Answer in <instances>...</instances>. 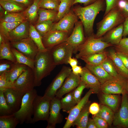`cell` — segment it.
Segmentation results:
<instances>
[{
    "instance_id": "cell-62",
    "label": "cell",
    "mask_w": 128,
    "mask_h": 128,
    "mask_svg": "<svg viewBox=\"0 0 128 128\" xmlns=\"http://www.w3.org/2000/svg\"><path fill=\"white\" fill-rule=\"evenodd\" d=\"M57 0V1H60V0Z\"/></svg>"
},
{
    "instance_id": "cell-3",
    "label": "cell",
    "mask_w": 128,
    "mask_h": 128,
    "mask_svg": "<svg viewBox=\"0 0 128 128\" xmlns=\"http://www.w3.org/2000/svg\"><path fill=\"white\" fill-rule=\"evenodd\" d=\"M97 24L96 38L102 37L108 31L123 22L125 18L117 6L104 16Z\"/></svg>"
},
{
    "instance_id": "cell-6",
    "label": "cell",
    "mask_w": 128,
    "mask_h": 128,
    "mask_svg": "<svg viewBox=\"0 0 128 128\" xmlns=\"http://www.w3.org/2000/svg\"><path fill=\"white\" fill-rule=\"evenodd\" d=\"M51 99L44 95L36 96L34 102L32 123L40 120L47 121Z\"/></svg>"
},
{
    "instance_id": "cell-5",
    "label": "cell",
    "mask_w": 128,
    "mask_h": 128,
    "mask_svg": "<svg viewBox=\"0 0 128 128\" xmlns=\"http://www.w3.org/2000/svg\"><path fill=\"white\" fill-rule=\"evenodd\" d=\"M86 38L85 42L78 48V53L75 55L77 59L102 51L107 48L113 46L103 41L101 37L96 38L94 35Z\"/></svg>"
},
{
    "instance_id": "cell-40",
    "label": "cell",
    "mask_w": 128,
    "mask_h": 128,
    "mask_svg": "<svg viewBox=\"0 0 128 128\" xmlns=\"http://www.w3.org/2000/svg\"><path fill=\"white\" fill-rule=\"evenodd\" d=\"M54 23L52 20H48L36 23L34 26L37 31L42 37L50 31Z\"/></svg>"
},
{
    "instance_id": "cell-59",
    "label": "cell",
    "mask_w": 128,
    "mask_h": 128,
    "mask_svg": "<svg viewBox=\"0 0 128 128\" xmlns=\"http://www.w3.org/2000/svg\"><path fill=\"white\" fill-rule=\"evenodd\" d=\"M87 128H97L93 119H89L87 125Z\"/></svg>"
},
{
    "instance_id": "cell-49",
    "label": "cell",
    "mask_w": 128,
    "mask_h": 128,
    "mask_svg": "<svg viewBox=\"0 0 128 128\" xmlns=\"http://www.w3.org/2000/svg\"><path fill=\"white\" fill-rule=\"evenodd\" d=\"M13 84L8 81L5 73L0 75V91H3L7 88H12Z\"/></svg>"
},
{
    "instance_id": "cell-32",
    "label": "cell",
    "mask_w": 128,
    "mask_h": 128,
    "mask_svg": "<svg viewBox=\"0 0 128 128\" xmlns=\"http://www.w3.org/2000/svg\"><path fill=\"white\" fill-rule=\"evenodd\" d=\"M75 0H60L57 13L54 21L58 22L70 11Z\"/></svg>"
},
{
    "instance_id": "cell-39",
    "label": "cell",
    "mask_w": 128,
    "mask_h": 128,
    "mask_svg": "<svg viewBox=\"0 0 128 128\" xmlns=\"http://www.w3.org/2000/svg\"><path fill=\"white\" fill-rule=\"evenodd\" d=\"M29 37L33 40L37 46L39 50L44 51L47 49L45 48L43 45L42 37L37 31L34 26L30 24L29 30Z\"/></svg>"
},
{
    "instance_id": "cell-33",
    "label": "cell",
    "mask_w": 128,
    "mask_h": 128,
    "mask_svg": "<svg viewBox=\"0 0 128 128\" xmlns=\"http://www.w3.org/2000/svg\"><path fill=\"white\" fill-rule=\"evenodd\" d=\"M19 123L15 114L0 116V128H15Z\"/></svg>"
},
{
    "instance_id": "cell-48",
    "label": "cell",
    "mask_w": 128,
    "mask_h": 128,
    "mask_svg": "<svg viewBox=\"0 0 128 128\" xmlns=\"http://www.w3.org/2000/svg\"><path fill=\"white\" fill-rule=\"evenodd\" d=\"M117 6L125 18L128 17V0H120Z\"/></svg>"
},
{
    "instance_id": "cell-35",
    "label": "cell",
    "mask_w": 128,
    "mask_h": 128,
    "mask_svg": "<svg viewBox=\"0 0 128 128\" xmlns=\"http://www.w3.org/2000/svg\"><path fill=\"white\" fill-rule=\"evenodd\" d=\"M57 13V11L53 10L39 8L38 11V17L36 23L48 20L53 21Z\"/></svg>"
},
{
    "instance_id": "cell-2",
    "label": "cell",
    "mask_w": 128,
    "mask_h": 128,
    "mask_svg": "<svg viewBox=\"0 0 128 128\" xmlns=\"http://www.w3.org/2000/svg\"><path fill=\"white\" fill-rule=\"evenodd\" d=\"M56 65L54 62L50 49L39 50L34 60L33 70L35 87L40 86L44 78L49 75Z\"/></svg>"
},
{
    "instance_id": "cell-34",
    "label": "cell",
    "mask_w": 128,
    "mask_h": 128,
    "mask_svg": "<svg viewBox=\"0 0 128 128\" xmlns=\"http://www.w3.org/2000/svg\"><path fill=\"white\" fill-rule=\"evenodd\" d=\"M60 102L63 111L68 114L77 104L74 99L72 91L67 93L64 97H62Z\"/></svg>"
},
{
    "instance_id": "cell-16",
    "label": "cell",
    "mask_w": 128,
    "mask_h": 128,
    "mask_svg": "<svg viewBox=\"0 0 128 128\" xmlns=\"http://www.w3.org/2000/svg\"><path fill=\"white\" fill-rule=\"evenodd\" d=\"M61 109L60 99L55 96L51 101L46 128H55L56 124L61 123L62 118L60 111Z\"/></svg>"
},
{
    "instance_id": "cell-38",
    "label": "cell",
    "mask_w": 128,
    "mask_h": 128,
    "mask_svg": "<svg viewBox=\"0 0 128 128\" xmlns=\"http://www.w3.org/2000/svg\"><path fill=\"white\" fill-rule=\"evenodd\" d=\"M0 22L10 23L17 22H22L27 20L23 13L21 12L8 13L0 18Z\"/></svg>"
},
{
    "instance_id": "cell-44",
    "label": "cell",
    "mask_w": 128,
    "mask_h": 128,
    "mask_svg": "<svg viewBox=\"0 0 128 128\" xmlns=\"http://www.w3.org/2000/svg\"><path fill=\"white\" fill-rule=\"evenodd\" d=\"M60 2L55 0H41L39 3V7L58 12Z\"/></svg>"
},
{
    "instance_id": "cell-21",
    "label": "cell",
    "mask_w": 128,
    "mask_h": 128,
    "mask_svg": "<svg viewBox=\"0 0 128 128\" xmlns=\"http://www.w3.org/2000/svg\"><path fill=\"white\" fill-rule=\"evenodd\" d=\"M83 72L80 75L81 80L86 88L91 89L94 93L100 92L101 84L96 78L85 67L82 68Z\"/></svg>"
},
{
    "instance_id": "cell-51",
    "label": "cell",
    "mask_w": 128,
    "mask_h": 128,
    "mask_svg": "<svg viewBox=\"0 0 128 128\" xmlns=\"http://www.w3.org/2000/svg\"><path fill=\"white\" fill-rule=\"evenodd\" d=\"M120 0H105L106 8L104 16L111 9L116 7Z\"/></svg>"
},
{
    "instance_id": "cell-9",
    "label": "cell",
    "mask_w": 128,
    "mask_h": 128,
    "mask_svg": "<svg viewBox=\"0 0 128 128\" xmlns=\"http://www.w3.org/2000/svg\"><path fill=\"white\" fill-rule=\"evenodd\" d=\"M11 46L34 61L39 50L36 44L29 37L20 40L10 41Z\"/></svg>"
},
{
    "instance_id": "cell-4",
    "label": "cell",
    "mask_w": 128,
    "mask_h": 128,
    "mask_svg": "<svg viewBox=\"0 0 128 128\" xmlns=\"http://www.w3.org/2000/svg\"><path fill=\"white\" fill-rule=\"evenodd\" d=\"M37 95V91L34 89L23 96L19 109L14 113L20 124L32 123L34 102Z\"/></svg>"
},
{
    "instance_id": "cell-11",
    "label": "cell",
    "mask_w": 128,
    "mask_h": 128,
    "mask_svg": "<svg viewBox=\"0 0 128 128\" xmlns=\"http://www.w3.org/2000/svg\"><path fill=\"white\" fill-rule=\"evenodd\" d=\"M72 71L70 67L64 66L45 91L44 95L52 99L55 96L66 78Z\"/></svg>"
},
{
    "instance_id": "cell-60",
    "label": "cell",
    "mask_w": 128,
    "mask_h": 128,
    "mask_svg": "<svg viewBox=\"0 0 128 128\" xmlns=\"http://www.w3.org/2000/svg\"><path fill=\"white\" fill-rule=\"evenodd\" d=\"M0 18L3 17L5 14V10L0 5Z\"/></svg>"
},
{
    "instance_id": "cell-30",
    "label": "cell",
    "mask_w": 128,
    "mask_h": 128,
    "mask_svg": "<svg viewBox=\"0 0 128 128\" xmlns=\"http://www.w3.org/2000/svg\"><path fill=\"white\" fill-rule=\"evenodd\" d=\"M9 41L6 38L0 45V59H7L16 63L17 61L12 51Z\"/></svg>"
},
{
    "instance_id": "cell-7",
    "label": "cell",
    "mask_w": 128,
    "mask_h": 128,
    "mask_svg": "<svg viewBox=\"0 0 128 128\" xmlns=\"http://www.w3.org/2000/svg\"><path fill=\"white\" fill-rule=\"evenodd\" d=\"M34 82L33 70L28 66L13 82L12 88L25 94L34 89Z\"/></svg>"
},
{
    "instance_id": "cell-29",
    "label": "cell",
    "mask_w": 128,
    "mask_h": 128,
    "mask_svg": "<svg viewBox=\"0 0 128 128\" xmlns=\"http://www.w3.org/2000/svg\"><path fill=\"white\" fill-rule=\"evenodd\" d=\"M0 5L8 13L21 12L27 8L11 0H0Z\"/></svg>"
},
{
    "instance_id": "cell-17",
    "label": "cell",
    "mask_w": 128,
    "mask_h": 128,
    "mask_svg": "<svg viewBox=\"0 0 128 128\" xmlns=\"http://www.w3.org/2000/svg\"><path fill=\"white\" fill-rule=\"evenodd\" d=\"M83 27L81 21H77L72 33L66 41L73 47V53H77L78 47L85 41L86 38L84 35Z\"/></svg>"
},
{
    "instance_id": "cell-47",
    "label": "cell",
    "mask_w": 128,
    "mask_h": 128,
    "mask_svg": "<svg viewBox=\"0 0 128 128\" xmlns=\"http://www.w3.org/2000/svg\"><path fill=\"white\" fill-rule=\"evenodd\" d=\"M15 63L8 60L0 59V75L9 71L14 66Z\"/></svg>"
},
{
    "instance_id": "cell-50",
    "label": "cell",
    "mask_w": 128,
    "mask_h": 128,
    "mask_svg": "<svg viewBox=\"0 0 128 128\" xmlns=\"http://www.w3.org/2000/svg\"><path fill=\"white\" fill-rule=\"evenodd\" d=\"M92 119L97 128H107L108 127V125L107 122L102 118L94 115Z\"/></svg>"
},
{
    "instance_id": "cell-52",
    "label": "cell",
    "mask_w": 128,
    "mask_h": 128,
    "mask_svg": "<svg viewBox=\"0 0 128 128\" xmlns=\"http://www.w3.org/2000/svg\"><path fill=\"white\" fill-rule=\"evenodd\" d=\"M100 105L96 102L90 104L89 107L90 113L93 115H96L99 112Z\"/></svg>"
},
{
    "instance_id": "cell-53",
    "label": "cell",
    "mask_w": 128,
    "mask_h": 128,
    "mask_svg": "<svg viewBox=\"0 0 128 128\" xmlns=\"http://www.w3.org/2000/svg\"><path fill=\"white\" fill-rule=\"evenodd\" d=\"M116 52L117 55L120 58L124 64L128 69V56L119 52L116 51Z\"/></svg>"
},
{
    "instance_id": "cell-36",
    "label": "cell",
    "mask_w": 128,
    "mask_h": 128,
    "mask_svg": "<svg viewBox=\"0 0 128 128\" xmlns=\"http://www.w3.org/2000/svg\"><path fill=\"white\" fill-rule=\"evenodd\" d=\"M11 49L17 62L26 65L33 70L34 60L30 59L11 46Z\"/></svg>"
},
{
    "instance_id": "cell-31",
    "label": "cell",
    "mask_w": 128,
    "mask_h": 128,
    "mask_svg": "<svg viewBox=\"0 0 128 128\" xmlns=\"http://www.w3.org/2000/svg\"><path fill=\"white\" fill-rule=\"evenodd\" d=\"M90 102H88L78 118L73 123L72 126H75L77 128H86L90 113L89 107Z\"/></svg>"
},
{
    "instance_id": "cell-46",
    "label": "cell",
    "mask_w": 128,
    "mask_h": 128,
    "mask_svg": "<svg viewBox=\"0 0 128 128\" xmlns=\"http://www.w3.org/2000/svg\"><path fill=\"white\" fill-rule=\"evenodd\" d=\"M86 88V86L82 81H81L78 86L73 91V97L76 103L77 104L81 99V97L84 89Z\"/></svg>"
},
{
    "instance_id": "cell-8",
    "label": "cell",
    "mask_w": 128,
    "mask_h": 128,
    "mask_svg": "<svg viewBox=\"0 0 128 128\" xmlns=\"http://www.w3.org/2000/svg\"><path fill=\"white\" fill-rule=\"evenodd\" d=\"M52 55L56 65L68 64L69 58L73 53V47L67 41L60 43L51 49Z\"/></svg>"
},
{
    "instance_id": "cell-41",
    "label": "cell",
    "mask_w": 128,
    "mask_h": 128,
    "mask_svg": "<svg viewBox=\"0 0 128 128\" xmlns=\"http://www.w3.org/2000/svg\"><path fill=\"white\" fill-rule=\"evenodd\" d=\"M101 65L107 72L113 77H123L118 74L112 61L108 56Z\"/></svg>"
},
{
    "instance_id": "cell-45",
    "label": "cell",
    "mask_w": 128,
    "mask_h": 128,
    "mask_svg": "<svg viewBox=\"0 0 128 128\" xmlns=\"http://www.w3.org/2000/svg\"><path fill=\"white\" fill-rule=\"evenodd\" d=\"M112 46L116 51L128 56V37H123L118 44Z\"/></svg>"
},
{
    "instance_id": "cell-1",
    "label": "cell",
    "mask_w": 128,
    "mask_h": 128,
    "mask_svg": "<svg viewBox=\"0 0 128 128\" xmlns=\"http://www.w3.org/2000/svg\"><path fill=\"white\" fill-rule=\"evenodd\" d=\"M106 8L105 0H98L84 7L78 6L74 7L73 11L80 20L84 28L86 37L94 34L93 26L97 14Z\"/></svg>"
},
{
    "instance_id": "cell-18",
    "label": "cell",
    "mask_w": 128,
    "mask_h": 128,
    "mask_svg": "<svg viewBox=\"0 0 128 128\" xmlns=\"http://www.w3.org/2000/svg\"><path fill=\"white\" fill-rule=\"evenodd\" d=\"M81 81L80 75H75L72 71L57 92L55 96L61 99L64 95L75 89L78 86Z\"/></svg>"
},
{
    "instance_id": "cell-26",
    "label": "cell",
    "mask_w": 128,
    "mask_h": 128,
    "mask_svg": "<svg viewBox=\"0 0 128 128\" xmlns=\"http://www.w3.org/2000/svg\"><path fill=\"white\" fill-rule=\"evenodd\" d=\"M41 0H34L32 5L22 12L27 20L30 23H36L37 20L38 11Z\"/></svg>"
},
{
    "instance_id": "cell-15",
    "label": "cell",
    "mask_w": 128,
    "mask_h": 128,
    "mask_svg": "<svg viewBox=\"0 0 128 128\" xmlns=\"http://www.w3.org/2000/svg\"><path fill=\"white\" fill-rule=\"evenodd\" d=\"M6 101L14 113L18 111L21 105L23 96L25 94L10 88L3 91Z\"/></svg>"
},
{
    "instance_id": "cell-57",
    "label": "cell",
    "mask_w": 128,
    "mask_h": 128,
    "mask_svg": "<svg viewBox=\"0 0 128 128\" xmlns=\"http://www.w3.org/2000/svg\"><path fill=\"white\" fill-rule=\"evenodd\" d=\"M73 73L76 75H80L82 73V68L80 66L77 65L72 68Z\"/></svg>"
},
{
    "instance_id": "cell-20",
    "label": "cell",
    "mask_w": 128,
    "mask_h": 128,
    "mask_svg": "<svg viewBox=\"0 0 128 128\" xmlns=\"http://www.w3.org/2000/svg\"><path fill=\"white\" fill-rule=\"evenodd\" d=\"M30 24L27 20L21 23L9 33L7 39L12 41L29 37Z\"/></svg>"
},
{
    "instance_id": "cell-27",
    "label": "cell",
    "mask_w": 128,
    "mask_h": 128,
    "mask_svg": "<svg viewBox=\"0 0 128 128\" xmlns=\"http://www.w3.org/2000/svg\"><path fill=\"white\" fill-rule=\"evenodd\" d=\"M108 56L107 51L104 50L101 52L81 57L80 59L83 60L86 64L97 65L101 64Z\"/></svg>"
},
{
    "instance_id": "cell-19",
    "label": "cell",
    "mask_w": 128,
    "mask_h": 128,
    "mask_svg": "<svg viewBox=\"0 0 128 128\" xmlns=\"http://www.w3.org/2000/svg\"><path fill=\"white\" fill-rule=\"evenodd\" d=\"M77 17L73 11H70L60 20L54 24L51 30L69 33L77 21Z\"/></svg>"
},
{
    "instance_id": "cell-54",
    "label": "cell",
    "mask_w": 128,
    "mask_h": 128,
    "mask_svg": "<svg viewBox=\"0 0 128 128\" xmlns=\"http://www.w3.org/2000/svg\"><path fill=\"white\" fill-rule=\"evenodd\" d=\"M20 4L27 8L33 2L34 0H11Z\"/></svg>"
},
{
    "instance_id": "cell-25",
    "label": "cell",
    "mask_w": 128,
    "mask_h": 128,
    "mask_svg": "<svg viewBox=\"0 0 128 128\" xmlns=\"http://www.w3.org/2000/svg\"><path fill=\"white\" fill-rule=\"evenodd\" d=\"M85 66L96 78L101 84L114 78L107 72L101 64L92 65L86 64Z\"/></svg>"
},
{
    "instance_id": "cell-13",
    "label": "cell",
    "mask_w": 128,
    "mask_h": 128,
    "mask_svg": "<svg viewBox=\"0 0 128 128\" xmlns=\"http://www.w3.org/2000/svg\"><path fill=\"white\" fill-rule=\"evenodd\" d=\"M69 37L68 32L51 30L42 37V40L45 48L51 49L55 46L66 41Z\"/></svg>"
},
{
    "instance_id": "cell-12",
    "label": "cell",
    "mask_w": 128,
    "mask_h": 128,
    "mask_svg": "<svg viewBox=\"0 0 128 128\" xmlns=\"http://www.w3.org/2000/svg\"><path fill=\"white\" fill-rule=\"evenodd\" d=\"M113 124L119 128H128V96L126 92L122 94L120 105L114 114Z\"/></svg>"
},
{
    "instance_id": "cell-28",
    "label": "cell",
    "mask_w": 128,
    "mask_h": 128,
    "mask_svg": "<svg viewBox=\"0 0 128 128\" xmlns=\"http://www.w3.org/2000/svg\"><path fill=\"white\" fill-rule=\"evenodd\" d=\"M28 67L24 64L15 63L10 70L5 73L8 81L13 83Z\"/></svg>"
},
{
    "instance_id": "cell-43",
    "label": "cell",
    "mask_w": 128,
    "mask_h": 128,
    "mask_svg": "<svg viewBox=\"0 0 128 128\" xmlns=\"http://www.w3.org/2000/svg\"><path fill=\"white\" fill-rule=\"evenodd\" d=\"M14 113L6 101L3 91H0V116L8 115Z\"/></svg>"
},
{
    "instance_id": "cell-37",
    "label": "cell",
    "mask_w": 128,
    "mask_h": 128,
    "mask_svg": "<svg viewBox=\"0 0 128 128\" xmlns=\"http://www.w3.org/2000/svg\"><path fill=\"white\" fill-rule=\"evenodd\" d=\"M114 112L107 107L102 105H100V110L96 115L105 120L108 125L113 123L114 117Z\"/></svg>"
},
{
    "instance_id": "cell-61",
    "label": "cell",
    "mask_w": 128,
    "mask_h": 128,
    "mask_svg": "<svg viewBox=\"0 0 128 128\" xmlns=\"http://www.w3.org/2000/svg\"><path fill=\"white\" fill-rule=\"evenodd\" d=\"M126 92L128 96V81L126 87Z\"/></svg>"
},
{
    "instance_id": "cell-10",
    "label": "cell",
    "mask_w": 128,
    "mask_h": 128,
    "mask_svg": "<svg viewBox=\"0 0 128 128\" xmlns=\"http://www.w3.org/2000/svg\"><path fill=\"white\" fill-rule=\"evenodd\" d=\"M128 80L123 77L113 78L110 79L101 84L100 92L122 94L126 92Z\"/></svg>"
},
{
    "instance_id": "cell-42",
    "label": "cell",
    "mask_w": 128,
    "mask_h": 128,
    "mask_svg": "<svg viewBox=\"0 0 128 128\" xmlns=\"http://www.w3.org/2000/svg\"><path fill=\"white\" fill-rule=\"evenodd\" d=\"M21 23H10L0 22V33L7 38L9 33Z\"/></svg>"
},
{
    "instance_id": "cell-23",
    "label": "cell",
    "mask_w": 128,
    "mask_h": 128,
    "mask_svg": "<svg viewBox=\"0 0 128 128\" xmlns=\"http://www.w3.org/2000/svg\"><path fill=\"white\" fill-rule=\"evenodd\" d=\"M100 100L101 104L112 110L114 113L118 109L121 99L119 96L116 94L101 93Z\"/></svg>"
},
{
    "instance_id": "cell-24",
    "label": "cell",
    "mask_w": 128,
    "mask_h": 128,
    "mask_svg": "<svg viewBox=\"0 0 128 128\" xmlns=\"http://www.w3.org/2000/svg\"><path fill=\"white\" fill-rule=\"evenodd\" d=\"M108 56L112 61L119 75L128 80V69L125 66L120 58L113 48L107 51Z\"/></svg>"
},
{
    "instance_id": "cell-14",
    "label": "cell",
    "mask_w": 128,
    "mask_h": 128,
    "mask_svg": "<svg viewBox=\"0 0 128 128\" xmlns=\"http://www.w3.org/2000/svg\"><path fill=\"white\" fill-rule=\"evenodd\" d=\"M94 93L92 90L90 89L84 96L71 110L67 118L63 128H70L78 118L82 111L89 102V98Z\"/></svg>"
},
{
    "instance_id": "cell-55",
    "label": "cell",
    "mask_w": 128,
    "mask_h": 128,
    "mask_svg": "<svg viewBox=\"0 0 128 128\" xmlns=\"http://www.w3.org/2000/svg\"><path fill=\"white\" fill-rule=\"evenodd\" d=\"M123 24V37H124L128 35V17L125 18Z\"/></svg>"
},
{
    "instance_id": "cell-22",
    "label": "cell",
    "mask_w": 128,
    "mask_h": 128,
    "mask_svg": "<svg viewBox=\"0 0 128 128\" xmlns=\"http://www.w3.org/2000/svg\"><path fill=\"white\" fill-rule=\"evenodd\" d=\"M123 23L111 29L101 37L102 40L113 45L118 44L123 37Z\"/></svg>"
},
{
    "instance_id": "cell-58",
    "label": "cell",
    "mask_w": 128,
    "mask_h": 128,
    "mask_svg": "<svg viewBox=\"0 0 128 128\" xmlns=\"http://www.w3.org/2000/svg\"><path fill=\"white\" fill-rule=\"evenodd\" d=\"M76 58H72L70 57L69 59L68 64H69L72 68L77 65L78 61Z\"/></svg>"
},
{
    "instance_id": "cell-56",
    "label": "cell",
    "mask_w": 128,
    "mask_h": 128,
    "mask_svg": "<svg viewBox=\"0 0 128 128\" xmlns=\"http://www.w3.org/2000/svg\"><path fill=\"white\" fill-rule=\"evenodd\" d=\"M98 0H75L73 5L77 3L83 4L84 5L86 6L90 5Z\"/></svg>"
}]
</instances>
